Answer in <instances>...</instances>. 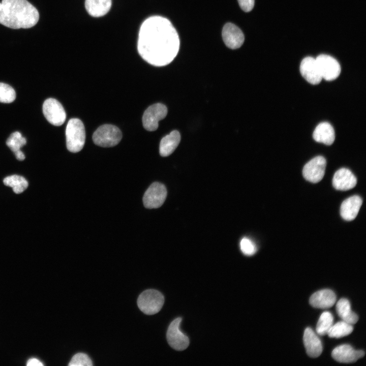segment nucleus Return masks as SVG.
I'll use <instances>...</instances> for the list:
<instances>
[{"label": "nucleus", "instance_id": "9b49d317", "mask_svg": "<svg viewBox=\"0 0 366 366\" xmlns=\"http://www.w3.org/2000/svg\"><path fill=\"white\" fill-rule=\"evenodd\" d=\"M325 159L321 156H317L309 161L303 167V177L312 183H317L323 178L326 168Z\"/></svg>", "mask_w": 366, "mask_h": 366}, {"label": "nucleus", "instance_id": "9d476101", "mask_svg": "<svg viewBox=\"0 0 366 366\" xmlns=\"http://www.w3.org/2000/svg\"><path fill=\"white\" fill-rule=\"evenodd\" d=\"M316 60L322 78L331 81L338 77L341 73L339 62L332 56L326 54L318 55Z\"/></svg>", "mask_w": 366, "mask_h": 366}, {"label": "nucleus", "instance_id": "a211bd4d", "mask_svg": "<svg viewBox=\"0 0 366 366\" xmlns=\"http://www.w3.org/2000/svg\"><path fill=\"white\" fill-rule=\"evenodd\" d=\"M362 203V200L358 195H353L345 199L340 208L342 218L348 221L353 220L356 217Z\"/></svg>", "mask_w": 366, "mask_h": 366}, {"label": "nucleus", "instance_id": "6e6552de", "mask_svg": "<svg viewBox=\"0 0 366 366\" xmlns=\"http://www.w3.org/2000/svg\"><path fill=\"white\" fill-rule=\"evenodd\" d=\"M43 112L46 119L54 126H61L66 120L65 109L62 105L55 99L48 98L44 101Z\"/></svg>", "mask_w": 366, "mask_h": 366}, {"label": "nucleus", "instance_id": "c756f323", "mask_svg": "<svg viewBox=\"0 0 366 366\" xmlns=\"http://www.w3.org/2000/svg\"><path fill=\"white\" fill-rule=\"evenodd\" d=\"M241 9L245 12L251 11L254 6L255 0H237Z\"/></svg>", "mask_w": 366, "mask_h": 366}, {"label": "nucleus", "instance_id": "2eb2a0df", "mask_svg": "<svg viewBox=\"0 0 366 366\" xmlns=\"http://www.w3.org/2000/svg\"><path fill=\"white\" fill-rule=\"evenodd\" d=\"M357 184V179L348 169L342 168L337 170L333 177V187L338 190L347 191L353 188Z\"/></svg>", "mask_w": 366, "mask_h": 366}, {"label": "nucleus", "instance_id": "0eeeda50", "mask_svg": "<svg viewBox=\"0 0 366 366\" xmlns=\"http://www.w3.org/2000/svg\"><path fill=\"white\" fill-rule=\"evenodd\" d=\"M167 194L166 188L163 184L158 182L152 183L144 194V206L149 209L160 207L164 203Z\"/></svg>", "mask_w": 366, "mask_h": 366}, {"label": "nucleus", "instance_id": "ddd939ff", "mask_svg": "<svg viewBox=\"0 0 366 366\" xmlns=\"http://www.w3.org/2000/svg\"><path fill=\"white\" fill-rule=\"evenodd\" d=\"M222 38L226 45L232 49L241 47L245 40L241 30L232 23H227L224 26Z\"/></svg>", "mask_w": 366, "mask_h": 366}, {"label": "nucleus", "instance_id": "39448f33", "mask_svg": "<svg viewBox=\"0 0 366 366\" xmlns=\"http://www.w3.org/2000/svg\"><path fill=\"white\" fill-rule=\"evenodd\" d=\"M122 134L118 128L109 124L99 127L94 133L93 140L97 145L109 147L116 145L121 140Z\"/></svg>", "mask_w": 366, "mask_h": 366}, {"label": "nucleus", "instance_id": "7c9ffc66", "mask_svg": "<svg viewBox=\"0 0 366 366\" xmlns=\"http://www.w3.org/2000/svg\"><path fill=\"white\" fill-rule=\"evenodd\" d=\"M26 365L27 366H43V364L38 359L32 358L27 361Z\"/></svg>", "mask_w": 366, "mask_h": 366}, {"label": "nucleus", "instance_id": "c85d7f7f", "mask_svg": "<svg viewBox=\"0 0 366 366\" xmlns=\"http://www.w3.org/2000/svg\"><path fill=\"white\" fill-rule=\"evenodd\" d=\"M240 248L242 253L248 256L253 255L257 251V247L255 243L247 237H243L241 239Z\"/></svg>", "mask_w": 366, "mask_h": 366}, {"label": "nucleus", "instance_id": "f8f14e48", "mask_svg": "<svg viewBox=\"0 0 366 366\" xmlns=\"http://www.w3.org/2000/svg\"><path fill=\"white\" fill-rule=\"evenodd\" d=\"M362 350H356L351 345L344 344L336 347L331 352L332 358L338 362L350 363L364 356Z\"/></svg>", "mask_w": 366, "mask_h": 366}, {"label": "nucleus", "instance_id": "aec40b11", "mask_svg": "<svg viewBox=\"0 0 366 366\" xmlns=\"http://www.w3.org/2000/svg\"><path fill=\"white\" fill-rule=\"evenodd\" d=\"M180 135L177 130H173L164 137L160 143L159 151L162 157L171 155L178 146L180 141Z\"/></svg>", "mask_w": 366, "mask_h": 366}, {"label": "nucleus", "instance_id": "f3484780", "mask_svg": "<svg viewBox=\"0 0 366 366\" xmlns=\"http://www.w3.org/2000/svg\"><path fill=\"white\" fill-rule=\"evenodd\" d=\"M336 299V295L333 291L323 289L313 294L310 297L309 302L314 308L325 309L333 306Z\"/></svg>", "mask_w": 366, "mask_h": 366}, {"label": "nucleus", "instance_id": "b1692460", "mask_svg": "<svg viewBox=\"0 0 366 366\" xmlns=\"http://www.w3.org/2000/svg\"><path fill=\"white\" fill-rule=\"evenodd\" d=\"M353 330L352 325L341 321L333 324L327 333L331 338H341L350 334Z\"/></svg>", "mask_w": 366, "mask_h": 366}, {"label": "nucleus", "instance_id": "5701e85b", "mask_svg": "<svg viewBox=\"0 0 366 366\" xmlns=\"http://www.w3.org/2000/svg\"><path fill=\"white\" fill-rule=\"evenodd\" d=\"M3 182L5 185L11 187L16 194L23 192L28 185L26 179L18 175L8 176L4 179Z\"/></svg>", "mask_w": 366, "mask_h": 366}, {"label": "nucleus", "instance_id": "dca6fc26", "mask_svg": "<svg viewBox=\"0 0 366 366\" xmlns=\"http://www.w3.org/2000/svg\"><path fill=\"white\" fill-rule=\"evenodd\" d=\"M303 342L306 352L310 357L316 358L321 355L323 349L321 341L310 327L304 330Z\"/></svg>", "mask_w": 366, "mask_h": 366}, {"label": "nucleus", "instance_id": "f257e3e1", "mask_svg": "<svg viewBox=\"0 0 366 366\" xmlns=\"http://www.w3.org/2000/svg\"><path fill=\"white\" fill-rule=\"evenodd\" d=\"M179 48L177 33L166 18L151 16L141 24L137 49L141 57L149 64L161 67L170 64L176 56Z\"/></svg>", "mask_w": 366, "mask_h": 366}, {"label": "nucleus", "instance_id": "cd10ccee", "mask_svg": "<svg viewBox=\"0 0 366 366\" xmlns=\"http://www.w3.org/2000/svg\"><path fill=\"white\" fill-rule=\"evenodd\" d=\"M68 365L69 366H92L93 362L87 354L78 353L73 356Z\"/></svg>", "mask_w": 366, "mask_h": 366}, {"label": "nucleus", "instance_id": "bb28decb", "mask_svg": "<svg viewBox=\"0 0 366 366\" xmlns=\"http://www.w3.org/2000/svg\"><path fill=\"white\" fill-rule=\"evenodd\" d=\"M16 98V93L10 85L0 82V102L10 103Z\"/></svg>", "mask_w": 366, "mask_h": 366}, {"label": "nucleus", "instance_id": "4468645a", "mask_svg": "<svg viewBox=\"0 0 366 366\" xmlns=\"http://www.w3.org/2000/svg\"><path fill=\"white\" fill-rule=\"evenodd\" d=\"M300 72L302 77L312 84H319L322 79L316 58L311 56L306 57L302 60Z\"/></svg>", "mask_w": 366, "mask_h": 366}, {"label": "nucleus", "instance_id": "1a4fd4ad", "mask_svg": "<svg viewBox=\"0 0 366 366\" xmlns=\"http://www.w3.org/2000/svg\"><path fill=\"white\" fill-rule=\"evenodd\" d=\"M181 320L180 317L174 319L169 325L166 334L169 345L177 351L186 349L189 345L188 337L179 328Z\"/></svg>", "mask_w": 366, "mask_h": 366}, {"label": "nucleus", "instance_id": "20e7f679", "mask_svg": "<svg viewBox=\"0 0 366 366\" xmlns=\"http://www.w3.org/2000/svg\"><path fill=\"white\" fill-rule=\"evenodd\" d=\"M164 302L163 294L157 290L147 289L142 292L137 299L139 309L146 315H154L162 309Z\"/></svg>", "mask_w": 366, "mask_h": 366}, {"label": "nucleus", "instance_id": "7ed1b4c3", "mask_svg": "<svg viewBox=\"0 0 366 366\" xmlns=\"http://www.w3.org/2000/svg\"><path fill=\"white\" fill-rule=\"evenodd\" d=\"M66 144L71 152H77L84 146L85 132L83 123L78 118H71L68 121L66 129Z\"/></svg>", "mask_w": 366, "mask_h": 366}, {"label": "nucleus", "instance_id": "412c9836", "mask_svg": "<svg viewBox=\"0 0 366 366\" xmlns=\"http://www.w3.org/2000/svg\"><path fill=\"white\" fill-rule=\"evenodd\" d=\"M111 0H85V7L88 13L93 17L106 14L111 7Z\"/></svg>", "mask_w": 366, "mask_h": 366}, {"label": "nucleus", "instance_id": "423d86ee", "mask_svg": "<svg viewBox=\"0 0 366 366\" xmlns=\"http://www.w3.org/2000/svg\"><path fill=\"white\" fill-rule=\"evenodd\" d=\"M167 114V108L161 103L154 104L147 108L142 117V124L145 130L148 131L156 130L159 121L164 119Z\"/></svg>", "mask_w": 366, "mask_h": 366}, {"label": "nucleus", "instance_id": "a878e982", "mask_svg": "<svg viewBox=\"0 0 366 366\" xmlns=\"http://www.w3.org/2000/svg\"><path fill=\"white\" fill-rule=\"evenodd\" d=\"M26 143V139L19 132L12 133L6 141L7 146L14 154L20 151V148Z\"/></svg>", "mask_w": 366, "mask_h": 366}, {"label": "nucleus", "instance_id": "4be33fe9", "mask_svg": "<svg viewBox=\"0 0 366 366\" xmlns=\"http://www.w3.org/2000/svg\"><path fill=\"white\" fill-rule=\"evenodd\" d=\"M336 311L339 316L344 321L352 325L358 321V316L351 310L350 303L346 298H341L338 301Z\"/></svg>", "mask_w": 366, "mask_h": 366}, {"label": "nucleus", "instance_id": "6ab92c4d", "mask_svg": "<svg viewBox=\"0 0 366 366\" xmlns=\"http://www.w3.org/2000/svg\"><path fill=\"white\" fill-rule=\"evenodd\" d=\"M313 137L316 141L330 145L335 139L334 130L329 123L323 122L316 127Z\"/></svg>", "mask_w": 366, "mask_h": 366}, {"label": "nucleus", "instance_id": "393cba45", "mask_svg": "<svg viewBox=\"0 0 366 366\" xmlns=\"http://www.w3.org/2000/svg\"><path fill=\"white\" fill-rule=\"evenodd\" d=\"M333 317L328 311L324 312L320 316L316 326V332L320 336L327 334L333 325Z\"/></svg>", "mask_w": 366, "mask_h": 366}, {"label": "nucleus", "instance_id": "f03ea898", "mask_svg": "<svg viewBox=\"0 0 366 366\" xmlns=\"http://www.w3.org/2000/svg\"><path fill=\"white\" fill-rule=\"evenodd\" d=\"M39 19L37 9L26 0H2L0 23L13 29L28 28Z\"/></svg>", "mask_w": 366, "mask_h": 366}]
</instances>
